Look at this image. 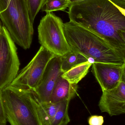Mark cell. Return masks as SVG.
<instances>
[{
	"instance_id": "19",
	"label": "cell",
	"mask_w": 125,
	"mask_h": 125,
	"mask_svg": "<svg viewBox=\"0 0 125 125\" xmlns=\"http://www.w3.org/2000/svg\"><path fill=\"white\" fill-rule=\"evenodd\" d=\"M7 121L1 92H0V125H6Z\"/></svg>"
},
{
	"instance_id": "10",
	"label": "cell",
	"mask_w": 125,
	"mask_h": 125,
	"mask_svg": "<svg viewBox=\"0 0 125 125\" xmlns=\"http://www.w3.org/2000/svg\"><path fill=\"white\" fill-rule=\"evenodd\" d=\"M103 93L98 104L102 112H106L110 116L125 114V83L121 81L116 88Z\"/></svg>"
},
{
	"instance_id": "2",
	"label": "cell",
	"mask_w": 125,
	"mask_h": 125,
	"mask_svg": "<svg viewBox=\"0 0 125 125\" xmlns=\"http://www.w3.org/2000/svg\"><path fill=\"white\" fill-rule=\"evenodd\" d=\"M63 29L71 51L83 55L92 64H123V55L96 34L70 21L64 23Z\"/></svg>"
},
{
	"instance_id": "17",
	"label": "cell",
	"mask_w": 125,
	"mask_h": 125,
	"mask_svg": "<svg viewBox=\"0 0 125 125\" xmlns=\"http://www.w3.org/2000/svg\"><path fill=\"white\" fill-rule=\"evenodd\" d=\"M28 9L30 19L33 24L36 16L41 10L45 0H26Z\"/></svg>"
},
{
	"instance_id": "24",
	"label": "cell",
	"mask_w": 125,
	"mask_h": 125,
	"mask_svg": "<svg viewBox=\"0 0 125 125\" xmlns=\"http://www.w3.org/2000/svg\"><path fill=\"white\" fill-rule=\"evenodd\" d=\"M124 53H125V51H124Z\"/></svg>"
},
{
	"instance_id": "18",
	"label": "cell",
	"mask_w": 125,
	"mask_h": 125,
	"mask_svg": "<svg viewBox=\"0 0 125 125\" xmlns=\"http://www.w3.org/2000/svg\"><path fill=\"white\" fill-rule=\"evenodd\" d=\"M88 122L89 125H103L104 119L102 116L92 115L89 117Z\"/></svg>"
},
{
	"instance_id": "23",
	"label": "cell",
	"mask_w": 125,
	"mask_h": 125,
	"mask_svg": "<svg viewBox=\"0 0 125 125\" xmlns=\"http://www.w3.org/2000/svg\"><path fill=\"white\" fill-rule=\"evenodd\" d=\"M2 25V23H1V21L0 20V27Z\"/></svg>"
},
{
	"instance_id": "5",
	"label": "cell",
	"mask_w": 125,
	"mask_h": 125,
	"mask_svg": "<svg viewBox=\"0 0 125 125\" xmlns=\"http://www.w3.org/2000/svg\"><path fill=\"white\" fill-rule=\"evenodd\" d=\"M62 20L53 12L46 13L38 27V39L41 46L58 56L71 52L65 36Z\"/></svg>"
},
{
	"instance_id": "6",
	"label": "cell",
	"mask_w": 125,
	"mask_h": 125,
	"mask_svg": "<svg viewBox=\"0 0 125 125\" xmlns=\"http://www.w3.org/2000/svg\"><path fill=\"white\" fill-rule=\"evenodd\" d=\"M15 43L3 25L0 27V92L10 85L20 68Z\"/></svg>"
},
{
	"instance_id": "13",
	"label": "cell",
	"mask_w": 125,
	"mask_h": 125,
	"mask_svg": "<svg viewBox=\"0 0 125 125\" xmlns=\"http://www.w3.org/2000/svg\"><path fill=\"white\" fill-rule=\"evenodd\" d=\"M60 103L52 104L41 103L37 101V109L43 125H49L57 112Z\"/></svg>"
},
{
	"instance_id": "1",
	"label": "cell",
	"mask_w": 125,
	"mask_h": 125,
	"mask_svg": "<svg viewBox=\"0 0 125 125\" xmlns=\"http://www.w3.org/2000/svg\"><path fill=\"white\" fill-rule=\"evenodd\" d=\"M70 21L96 34L125 58V16L109 0H84L69 7Z\"/></svg>"
},
{
	"instance_id": "4",
	"label": "cell",
	"mask_w": 125,
	"mask_h": 125,
	"mask_svg": "<svg viewBox=\"0 0 125 125\" xmlns=\"http://www.w3.org/2000/svg\"><path fill=\"white\" fill-rule=\"evenodd\" d=\"M0 20L15 44L30 48L34 29L26 0H0Z\"/></svg>"
},
{
	"instance_id": "21",
	"label": "cell",
	"mask_w": 125,
	"mask_h": 125,
	"mask_svg": "<svg viewBox=\"0 0 125 125\" xmlns=\"http://www.w3.org/2000/svg\"><path fill=\"white\" fill-rule=\"evenodd\" d=\"M84 0H69V2L70 3V6L73 4L76 3H79L82 2Z\"/></svg>"
},
{
	"instance_id": "14",
	"label": "cell",
	"mask_w": 125,
	"mask_h": 125,
	"mask_svg": "<svg viewBox=\"0 0 125 125\" xmlns=\"http://www.w3.org/2000/svg\"><path fill=\"white\" fill-rule=\"evenodd\" d=\"M89 61L88 59L82 54L71 51L61 56V69L64 73L83 62Z\"/></svg>"
},
{
	"instance_id": "20",
	"label": "cell",
	"mask_w": 125,
	"mask_h": 125,
	"mask_svg": "<svg viewBox=\"0 0 125 125\" xmlns=\"http://www.w3.org/2000/svg\"><path fill=\"white\" fill-rule=\"evenodd\" d=\"M121 81L125 83V60L122 65V72Z\"/></svg>"
},
{
	"instance_id": "7",
	"label": "cell",
	"mask_w": 125,
	"mask_h": 125,
	"mask_svg": "<svg viewBox=\"0 0 125 125\" xmlns=\"http://www.w3.org/2000/svg\"><path fill=\"white\" fill-rule=\"evenodd\" d=\"M55 56L41 46L35 56L18 73L10 85L34 91L48 62Z\"/></svg>"
},
{
	"instance_id": "9",
	"label": "cell",
	"mask_w": 125,
	"mask_h": 125,
	"mask_svg": "<svg viewBox=\"0 0 125 125\" xmlns=\"http://www.w3.org/2000/svg\"><path fill=\"white\" fill-rule=\"evenodd\" d=\"M122 65L100 62L92 64L93 73L102 91L111 90L119 84L122 79Z\"/></svg>"
},
{
	"instance_id": "3",
	"label": "cell",
	"mask_w": 125,
	"mask_h": 125,
	"mask_svg": "<svg viewBox=\"0 0 125 125\" xmlns=\"http://www.w3.org/2000/svg\"><path fill=\"white\" fill-rule=\"evenodd\" d=\"M7 120L10 125H43L33 91L9 85L1 91Z\"/></svg>"
},
{
	"instance_id": "11",
	"label": "cell",
	"mask_w": 125,
	"mask_h": 125,
	"mask_svg": "<svg viewBox=\"0 0 125 125\" xmlns=\"http://www.w3.org/2000/svg\"><path fill=\"white\" fill-rule=\"evenodd\" d=\"M77 90L78 84L71 83L61 75L53 90L49 103L56 104L63 101H70L76 95Z\"/></svg>"
},
{
	"instance_id": "16",
	"label": "cell",
	"mask_w": 125,
	"mask_h": 125,
	"mask_svg": "<svg viewBox=\"0 0 125 125\" xmlns=\"http://www.w3.org/2000/svg\"><path fill=\"white\" fill-rule=\"evenodd\" d=\"M70 6L69 0H45L41 10L46 13L64 11Z\"/></svg>"
},
{
	"instance_id": "12",
	"label": "cell",
	"mask_w": 125,
	"mask_h": 125,
	"mask_svg": "<svg viewBox=\"0 0 125 125\" xmlns=\"http://www.w3.org/2000/svg\"><path fill=\"white\" fill-rule=\"evenodd\" d=\"M92 65L89 61L81 63L63 73L62 76L71 83L78 84L86 75Z\"/></svg>"
},
{
	"instance_id": "15",
	"label": "cell",
	"mask_w": 125,
	"mask_h": 125,
	"mask_svg": "<svg viewBox=\"0 0 125 125\" xmlns=\"http://www.w3.org/2000/svg\"><path fill=\"white\" fill-rule=\"evenodd\" d=\"M70 101L60 102L59 108L49 125H67L70 121L68 108Z\"/></svg>"
},
{
	"instance_id": "8",
	"label": "cell",
	"mask_w": 125,
	"mask_h": 125,
	"mask_svg": "<svg viewBox=\"0 0 125 125\" xmlns=\"http://www.w3.org/2000/svg\"><path fill=\"white\" fill-rule=\"evenodd\" d=\"M62 73L61 56H55L48 62L39 84L34 91L40 102L49 103L53 90Z\"/></svg>"
},
{
	"instance_id": "22",
	"label": "cell",
	"mask_w": 125,
	"mask_h": 125,
	"mask_svg": "<svg viewBox=\"0 0 125 125\" xmlns=\"http://www.w3.org/2000/svg\"><path fill=\"white\" fill-rule=\"evenodd\" d=\"M120 35H121L123 39L125 42V31H121L120 32Z\"/></svg>"
}]
</instances>
